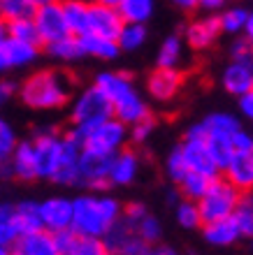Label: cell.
Returning <instances> with one entry per match:
<instances>
[{
    "label": "cell",
    "instance_id": "cell-1",
    "mask_svg": "<svg viewBox=\"0 0 253 255\" xmlns=\"http://www.w3.org/2000/svg\"><path fill=\"white\" fill-rule=\"evenodd\" d=\"M121 204L116 197L105 193H86L72 200V223L74 235L102 239L105 232L121 218Z\"/></svg>",
    "mask_w": 253,
    "mask_h": 255
},
{
    "label": "cell",
    "instance_id": "cell-2",
    "mask_svg": "<svg viewBox=\"0 0 253 255\" xmlns=\"http://www.w3.org/2000/svg\"><path fill=\"white\" fill-rule=\"evenodd\" d=\"M74 84L77 79L65 70H40L30 74L16 93L30 109H60L70 102Z\"/></svg>",
    "mask_w": 253,
    "mask_h": 255
},
{
    "label": "cell",
    "instance_id": "cell-3",
    "mask_svg": "<svg viewBox=\"0 0 253 255\" xmlns=\"http://www.w3.org/2000/svg\"><path fill=\"white\" fill-rule=\"evenodd\" d=\"M93 84L107 95V100L112 102L114 119H119L123 126H133V123L151 116L149 105L142 100V95L135 91L130 72H126V70H119V72H100L95 77Z\"/></svg>",
    "mask_w": 253,
    "mask_h": 255
},
{
    "label": "cell",
    "instance_id": "cell-4",
    "mask_svg": "<svg viewBox=\"0 0 253 255\" xmlns=\"http://www.w3.org/2000/svg\"><path fill=\"white\" fill-rule=\"evenodd\" d=\"M112 116H114L112 102L107 100V95L93 84V86L84 88L79 98L74 100L72 112H70V123H72L77 132H86L91 128L100 126L107 119H112Z\"/></svg>",
    "mask_w": 253,
    "mask_h": 255
},
{
    "label": "cell",
    "instance_id": "cell-5",
    "mask_svg": "<svg viewBox=\"0 0 253 255\" xmlns=\"http://www.w3.org/2000/svg\"><path fill=\"white\" fill-rule=\"evenodd\" d=\"M81 148H93V151H102V153H116L119 148L126 146L128 139V126L119 121V119H107L100 126L91 128L86 132H77L74 128L65 130Z\"/></svg>",
    "mask_w": 253,
    "mask_h": 255
},
{
    "label": "cell",
    "instance_id": "cell-6",
    "mask_svg": "<svg viewBox=\"0 0 253 255\" xmlns=\"http://www.w3.org/2000/svg\"><path fill=\"white\" fill-rule=\"evenodd\" d=\"M237 200H240V193L219 174L212 181V186L207 188V193L198 200L202 225L214 223V221H223L228 216H233L235 207H237Z\"/></svg>",
    "mask_w": 253,
    "mask_h": 255
},
{
    "label": "cell",
    "instance_id": "cell-7",
    "mask_svg": "<svg viewBox=\"0 0 253 255\" xmlns=\"http://www.w3.org/2000/svg\"><path fill=\"white\" fill-rule=\"evenodd\" d=\"M33 153H35V169H37V179H49L51 181L53 172L60 162V153H63V132H58L56 128H47V130H37L33 134Z\"/></svg>",
    "mask_w": 253,
    "mask_h": 255
},
{
    "label": "cell",
    "instance_id": "cell-8",
    "mask_svg": "<svg viewBox=\"0 0 253 255\" xmlns=\"http://www.w3.org/2000/svg\"><path fill=\"white\" fill-rule=\"evenodd\" d=\"M181 151H184V158L188 162V169L191 172H200L207 176H219V167L214 165L212 155H209V148H207V132L202 123H195L186 130V137L181 141Z\"/></svg>",
    "mask_w": 253,
    "mask_h": 255
},
{
    "label": "cell",
    "instance_id": "cell-9",
    "mask_svg": "<svg viewBox=\"0 0 253 255\" xmlns=\"http://www.w3.org/2000/svg\"><path fill=\"white\" fill-rule=\"evenodd\" d=\"M114 153H102L93 148H81L79 151V186H88L95 193H102L109 188L107 174H109V165H112Z\"/></svg>",
    "mask_w": 253,
    "mask_h": 255
},
{
    "label": "cell",
    "instance_id": "cell-10",
    "mask_svg": "<svg viewBox=\"0 0 253 255\" xmlns=\"http://www.w3.org/2000/svg\"><path fill=\"white\" fill-rule=\"evenodd\" d=\"M33 23L37 28L42 47L49 44V42H56L60 37H65V35H70L65 16H63V9H60V0H53V2L37 7L33 14Z\"/></svg>",
    "mask_w": 253,
    "mask_h": 255
},
{
    "label": "cell",
    "instance_id": "cell-11",
    "mask_svg": "<svg viewBox=\"0 0 253 255\" xmlns=\"http://www.w3.org/2000/svg\"><path fill=\"white\" fill-rule=\"evenodd\" d=\"M102 244H105L107 253H114V255H137L140 251L147 249V244L140 239L135 228L128 225L123 218H119L112 228L107 230L105 237H102Z\"/></svg>",
    "mask_w": 253,
    "mask_h": 255
},
{
    "label": "cell",
    "instance_id": "cell-12",
    "mask_svg": "<svg viewBox=\"0 0 253 255\" xmlns=\"http://www.w3.org/2000/svg\"><path fill=\"white\" fill-rule=\"evenodd\" d=\"M37 211H40L42 230L53 232V235L70 230V223H72V200L70 197H49L44 202H37Z\"/></svg>",
    "mask_w": 253,
    "mask_h": 255
},
{
    "label": "cell",
    "instance_id": "cell-13",
    "mask_svg": "<svg viewBox=\"0 0 253 255\" xmlns=\"http://www.w3.org/2000/svg\"><path fill=\"white\" fill-rule=\"evenodd\" d=\"M123 28V19L116 7L98 5V2H88V26L86 33L100 35L107 40H116Z\"/></svg>",
    "mask_w": 253,
    "mask_h": 255
},
{
    "label": "cell",
    "instance_id": "cell-14",
    "mask_svg": "<svg viewBox=\"0 0 253 255\" xmlns=\"http://www.w3.org/2000/svg\"><path fill=\"white\" fill-rule=\"evenodd\" d=\"M181 84H184V72L179 67H156L147 79L149 95L158 102L172 100L181 91Z\"/></svg>",
    "mask_w": 253,
    "mask_h": 255
},
{
    "label": "cell",
    "instance_id": "cell-15",
    "mask_svg": "<svg viewBox=\"0 0 253 255\" xmlns=\"http://www.w3.org/2000/svg\"><path fill=\"white\" fill-rule=\"evenodd\" d=\"M140 153L135 148H119L112 158V165H109V174H107V181L109 186H130V183L137 179L140 174Z\"/></svg>",
    "mask_w": 253,
    "mask_h": 255
},
{
    "label": "cell",
    "instance_id": "cell-16",
    "mask_svg": "<svg viewBox=\"0 0 253 255\" xmlns=\"http://www.w3.org/2000/svg\"><path fill=\"white\" fill-rule=\"evenodd\" d=\"M79 144L67 132H63V153H60V162L51 176L53 183H58V186H79V167H77L79 165Z\"/></svg>",
    "mask_w": 253,
    "mask_h": 255
},
{
    "label": "cell",
    "instance_id": "cell-17",
    "mask_svg": "<svg viewBox=\"0 0 253 255\" xmlns=\"http://www.w3.org/2000/svg\"><path fill=\"white\" fill-rule=\"evenodd\" d=\"M221 176L233 186L237 193H251L253 190V151L251 153H235L230 158Z\"/></svg>",
    "mask_w": 253,
    "mask_h": 255
},
{
    "label": "cell",
    "instance_id": "cell-18",
    "mask_svg": "<svg viewBox=\"0 0 253 255\" xmlns=\"http://www.w3.org/2000/svg\"><path fill=\"white\" fill-rule=\"evenodd\" d=\"M14 255H60V249L56 244L53 232L47 230H37L30 235L16 237V242L12 244Z\"/></svg>",
    "mask_w": 253,
    "mask_h": 255
},
{
    "label": "cell",
    "instance_id": "cell-19",
    "mask_svg": "<svg viewBox=\"0 0 253 255\" xmlns=\"http://www.w3.org/2000/svg\"><path fill=\"white\" fill-rule=\"evenodd\" d=\"M53 237H56V244H58V249H60V255H105L107 253L102 239L74 235L72 230L56 232Z\"/></svg>",
    "mask_w": 253,
    "mask_h": 255
},
{
    "label": "cell",
    "instance_id": "cell-20",
    "mask_svg": "<svg viewBox=\"0 0 253 255\" xmlns=\"http://www.w3.org/2000/svg\"><path fill=\"white\" fill-rule=\"evenodd\" d=\"M221 35V26H219V16H202L188 23L186 28V42L195 51H205L219 40Z\"/></svg>",
    "mask_w": 253,
    "mask_h": 255
},
{
    "label": "cell",
    "instance_id": "cell-21",
    "mask_svg": "<svg viewBox=\"0 0 253 255\" xmlns=\"http://www.w3.org/2000/svg\"><path fill=\"white\" fill-rule=\"evenodd\" d=\"M221 84L230 95H244L253 88V63L230 61V65L221 74Z\"/></svg>",
    "mask_w": 253,
    "mask_h": 255
},
{
    "label": "cell",
    "instance_id": "cell-22",
    "mask_svg": "<svg viewBox=\"0 0 253 255\" xmlns=\"http://www.w3.org/2000/svg\"><path fill=\"white\" fill-rule=\"evenodd\" d=\"M202 237H205L207 244L212 246H233L242 239V232H240V225L235 221V216H228L223 221H214V223H207L202 225Z\"/></svg>",
    "mask_w": 253,
    "mask_h": 255
},
{
    "label": "cell",
    "instance_id": "cell-23",
    "mask_svg": "<svg viewBox=\"0 0 253 255\" xmlns=\"http://www.w3.org/2000/svg\"><path fill=\"white\" fill-rule=\"evenodd\" d=\"M9 225H12V230H14V235H16V237H23V235H30V232L42 230L40 211H37V202L23 200V202H19V204H14Z\"/></svg>",
    "mask_w": 253,
    "mask_h": 255
},
{
    "label": "cell",
    "instance_id": "cell-24",
    "mask_svg": "<svg viewBox=\"0 0 253 255\" xmlns=\"http://www.w3.org/2000/svg\"><path fill=\"white\" fill-rule=\"evenodd\" d=\"M9 165H12L14 179H21V181H35V179H37L35 153H33V144H30V139L16 144V148H14L12 155H9Z\"/></svg>",
    "mask_w": 253,
    "mask_h": 255
},
{
    "label": "cell",
    "instance_id": "cell-25",
    "mask_svg": "<svg viewBox=\"0 0 253 255\" xmlns=\"http://www.w3.org/2000/svg\"><path fill=\"white\" fill-rule=\"evenodd\" d=\"M77 37H79L84 56H93V58H100V61H114L121 54V47L116 40H107V37H100V35L93 33H84L77 35Z\"/></svg>",
    "mask_w": 253,
    "mask_h": 255
},
{
    "label": "cell",
    "instance_id": "cell-26",
    "mask_svg": "<svg viewBox=\"0 0 253 255\" xmlns=\"http://www.w3.org/2000/svg\"><path fill=\"white\" fill-rule=\"evenodd\" d=\"M88 2L91 0H60L70 35H84L88 26Z\"/></svg>",
    "mask_w": 253,
    "mask_h": 255
},
{
    "label": "cell",
    "instance_id": "cell-27",
    "mask_svg": "<svg viewBox=\"0 0 253 255\" xmlns=\"http://www.w3.org/2000/svg\"><path fill=\"white\" fill-rule=\"evenodd\" d=\"M47 54L56 61H63V63H74L84 58V51H81V44H79V37L77 35H65L56 42H49L44 44Z\"/></svg>",
    "mask_w": 253,
    "mask_h": 255
},
{
    "label": "cell",
    "instance_id": "cell-28",
    "mask_svg": "<svg viewBox=\"0 0 253 255\" xmlns=\"http://www.w3.org/2000/svg\"><path fill=\"white\" fill-rule=\"evenodd\" d=\"M214 179H216V176H207V174H200V172H188V174L177 183V193H179L184 200L198 202L202 195L207 193V188L212 186Z\"/></svg>",
    "mask_w": 253,
    "mask_h": 255
},
{
    "label": "cell",
    "instance_id": "cell-29",
    "mask_svg": "<svg viewBox=\"0 0 253 255\" xmlns=\"http://www.w3.org/2000/svg\"><path fill=\"white\" fill-rule=\"evenodd\" d=\"M116 9L123 23H147L153 14V0H121Z\"/></svg>",
    "mask_w": 253,
    "mask_h": 255
},
{
    "label": "cell",
    "instance_id": "cell-30",
    "mask_svg": "<svg viewBox=\"0 0 253 255\" xmlns=\"http://www.w3.org/2000/svg\"><path fill=\"white\" fill-rule=\"evenodd\" d=\"M233 216L237 225H240L242 239L253 242V190L251 193H240V200H237Z\"/></svg>",
    "mask_w": 253,
    "mask_h": 255
},
{
    "label": "cell",
    "instance_id": "cell-31",
    "mask_svg": "<svg viewBox=\"0 0 253 255\" xmlns=\"http://www.w3.org/2000/svg\"><path fill=\"white\" fill-rule=\"evenodd\" d=\"M5 44H7V56H9V67L30 65V63H33L35 58L40 56V47L28 44V42H19V40L7 37Z\"/></svg>",
    "mask_w": 253,
    "mask_h": 255
},
{
    "label": "cell",
    "instance_id": "cell-32",
    "mask_svg": "<svg viewBox=\"0 0 253 255\" xmlns=\"http://www.w3.org/2000/svg\"><path fill=\"white\" fill-rule=\"evenodd\" d=\"M184 54V40L179 35H167L158 49V67H179Z\"/></svg>",
    "mask_w": 253,
    "mask_h": 255
},
{
    "label": "cell",
    "instance_id": "cell-33",
    "mask_svg": "<svg viewBox=\"0 0 253 255\" xmlns=\"http://www.w3.org/2000/svg\"><path fill=\"white\" fill-rule=\"evenodd\" d=\"M116 42H119L121 51H135L147 42V28L144 23H123Z\"/></svg>",
    "mask_w": 253,
    "mask_h": 255
},
{
    "label": "cell",
    "instance_id": "cell-34",
    "mask_svg": "<svg viewBox=\"0 0 253 255\" xmlns=\"http://www.w3.org/2000/svg\"><path fill=\"white\" fill-rule=\"evenodd\" d=\"M174 216H177V223L186 230H200L202 228V218H200V209H198V202L184 200L181 197L177 204H174Z\"/></svg>",
    "mask_w": 253,
    "mask_h": 255
},
{
    "label": "cell",
    "instance_id": "cell-35",
    "mask_svg": "<svg viewBox=\"0 0 253 255\" xmlns=\"http://www.w3.org/2000/svg\"><path fill=\"white\" fill-rule=\"evenodd\" d=\"M7 37L19 42H28V44H35V47H42V40L37 35V28H35L33 19H19V21H9L7 23Z\"/></svg>",
    "mask_w": 253,
    "mask_h": 255
},
{
    "label": "cell",
    "instance_id": "cell-36",
    "mask_svg": "<svg viewBox=\"0 0 253 255\" xmlns=\"http://www.w3.org/2000/svg\"><path fill=\"white\" fill-rule=\"evenodd\" d=\"M247 14L249 9L244 7H230V9H223L219 16V26H221V33H228V35H237L242 33V28L247 23Z\"/></svg>",
    "mask_w": 253,
    "mask_h": 255
},
{
    "label": "cell",
    "instance_id": "cell-37",
    "mask_svg": "<svg viewBox=\"0 0 253 255\" xmlns=\"http://www.w3.org/2000/svg\"><path fill=\"white\" fill-rule=\"evenodd\" d=\"M35 7L28 0H0V16L9 23V21L19 19H33Z\"/></svg>",
    "mask_w": 253,
    "mask_h": 255
},
{
    "label": "cell",
    "instance_id": "cell-38",
    "mask_svg": "<svg viewBox=\"0 0 253 255\" xmlns=\"http://www.w3.org/2000/svg\"><path fill=\"white\" fill-rule=\"evenodd\" d=\"M188 172H191V169H188V162H186V158H184L181 144H177V146L170 151V155L165 158V174L170 176L172 183H179Z\"/></svg>",
    "mask_w": 253,
    "mask_h": 255
},
{
    "label": "cell",
    "instance_id": "cell-39",
    "mask_svg": "<svg viewBox=\"0 0 253 255\" xmlns=\"http://www.w3.org/2000/svg\"><path fill=\"white\" fill-rule=\"evenodd\" d=\"M135 232L140 235V239L147 244V246H153V244H158L160 237H163V225H160V221L153 214H147L135 225Z\"/></svg>",
    "mask_w": 253,
    "mask_h": 255
},
{
    "label": "cell",
    "instance_id": "cell-40",
    "mask_svg": "<svg viewBox=\"0 0 253 255\" xmlns=\"http://www.w3.org/2000/svg\"><path fill=\"white\" fill-rule=\"evenodd\" d=\"M16 144H19V139H16L14 130L9 128V123H5L0 119V162L9 160V155L16 148Z\"/></svg>",
    "mask_w": 253,
    "mask_h": 255
},
{
    "label": "cell",
    "instance_id": "cell-41",
    "mask_svg": "<svg viewBox=\"0 0 253 255\" xmlns=\"http://www.w3.org/2000/svg\"><path fill=\"white\" fill-rule=\"evenodd\" d=\"M153 128H156V121H153L151 116H149V119H142V121H137V123H133V126H130V139H133L135 144H144V141L151 137Z\"/></svg>",
    "mask_w": 253,
    "mask_h": 255
},
{
    "label": "cell",
    "instance_id": "cell-42",
    "mask_svg": "<svg viewBox=\"0 0 253 255\" xmlns=\"http://www.w3.org/2000/svg\"><path fill=\"white\" fill-rule=\"evenodd\" d=\"M230 61L253 63V47L244 40V37H237V40L230 44Z\"/></svg>",
    "mask_w": 253,
    "mask_h": 255
},
{
    "label": "cell",
    "instance_id": "cell-43",
    "mask_svg": "<svg viewBox=\"0 0 253 255\" xmlns=\"http://www.w3.org/2000/svg\"><path fill=\"white\" fill-rule=\"evenodd\" d=\"M149 214V209L142 204V202H130V204H126V207L121 209V218L128 223V225H137V223L144 218V216Z\"/></svg>",
    "mask_w": 253,
    "mask_h": 255
},
{
    "label": "cell",
    "instance_id": "cell-44",
    "mask_svg": "<svg viewBox=\"0 0 253 255\" xmlns=\"http://www.w3.org/2000/svg\"><path fill=\"white\" fill-rule=\"evenodd\" d=\"M230 141H233V153H251L253 151V137L244 128H240V130L233 134Z\"/></svg>",
    "mask_w": 253,
    "mask_h": 255
},
{
    "label": "cell",
    "instance_id": "cell-45",
    "mask_svg": "<svg viewBox=\"0 0 253 255\" xmlns=\"http://www.w3.org/2000/svg\"><path fill=\"white\" fill-rule=\"evenodd\" d=\"M16 242V235H14V230L9 223L0 221V246H5V249H12V244Z\"/></svg>",
    "mask_w": 253,
    "mask_h": 255
},
{
    "label": "cell",
    "instance_id": "cell-46",
    "mask_svg": "<svg viewBox=\"0 0 253 255\" xmlns=\"http://www.w3.org/2000/svg\"><path fill=\"white\" fill-rule=\"evenodd\" d=\"M240 109L249 121H253V88L247 91L244 95H240Z\"/></svg>",
    "mask_w": 253,
    "mask_h": 255
},
{
    "label": "cell",
    "instance_id": "cell-47",
    "mask_svg": "<svg viewBox=\"0 0 253 255\" xmlns=\"http://www.w3.org/2000/svg\"><path fill=\"white\" fill-rule=\"evenodd\" d=\"M137 255H179L172 246H163V244H153V246H147L144 251H140Z\"/></svg>",
    "mask_w": 253,
    "mask_h": 255
},
{
    "label": "cell",
    "instance_id": "cell-48",
    "mask_svg": "<svg viewBox=\"0 0 253 255\" xmlns=\"http://www.w3.org/2000/svg\"><path fill=\"white\" fill-rule=\"evenodd\" d=\"M16 91H19V86L12 79H2L0 81V102H7L12 95H16Z\"/></svg>",
    "mask_w": 253,
    "mask_h": 255
},
{
    "label": "cell",
    "instance_id": "cell-49",
    "mask_svg": "<svg viewBox=\"0 0 253 255\" xmlns=\"http://www.w3.org/2000/svg\"><path fill=\"white\" fill-rule=\"evenodd\" d=\"M242 37L253 47V9H249V14H247V23L242 28Z\"/></svg>",
    "mask_w": 253,
    "mask_h": 255
},
{
    "label": "cell",
    "instance_id": "cell-50",
    "mask_svg": "<svg viewBox=\"0 0 253 255\" xmlns=\"http://www.w3.org/2000/svg\"><path fill=\"white\" fill-rule=\"evenodd\" d=\"M223 2H226V0H198V7H202L207 12H216V9L223 7Z\"/></svg>",
    "mask_w": 253,
    "mask_h": 255
},
{
    "label": "cell",
    "instance_id": "cell-51",
    "mask_svg": "<svg viewBox=\"0 0 253 255\" xmlns=\"http://www.w3.org/2000/svg\"><path fill=\"white\" fill-rule=\"evenodd\" d=\"M12 211H14V204H12V202H0V221L9 223V218H12Z\"/></svg>",
    "mask_w": 253,
    "mask_h": 255
},
{
    "label": "cell",
    "instance_id": "cell-52",
    "mask_svg": "<svg viewBox=\"0 0 253 255\" xmlns=\"http://www.w3.org/2000/svg\"><path fill=\"white\" fill-rule=\"evenodd\" d=\"M9 70V56H7V44L5 40L0 42V72H5Z\"/></svg>",
    "mask_w": 253,
    "mask_h": 255
},
{
    "label": "cell",
    "instance_id": "cell-53",
    "mask_svg": "<svg viewBox=\"0 0 253 255\" xmlns=\"http://www.w3.org/2000/svg\"><path fill=\"white\" fill-rule=\"evenodd\" d=\"M172 2L179 7V9H184V12H193V9H198V0H172Z\"/></svg>",
    "mask_w": 253,
    "mask_h": 255
},
{
    "label": "cell",
    "instance_id": "cell-54",
    "mask_svg": "<svg viewBox=\"0 0 253 255\" xmlns=\"http://www.w3.org/2000/svg\"><path fill=\"white\" fill-rule=\"evenodd\" d=\"M12 165H9V160H2L0 162V179H12Z\"/></svg>",
    "mask_w": 253,
    "mask_h": 255
},
{
    "label": "cell",
    "instance_id": "cell-55",
    "mask_svg": "<svg viewBox=\"0 0 253 255\" xmlns=\"http://www.w3.org/2000/svg\"><path fill=\"white\" fill-rule=\"evenodd\" d=\"M7 40V21L0 16V42Z\"/></svg>",
    "mask_w": 253,
    "mask_h": 255
},
{
    "label": "cell",
    "instance_id": "cell-56",
    "mask_svg": "<svg viewBox=\"0 0 253 255\" xmlns=\"http://www.w3.org/2000/svg\"><path fill=\"white\" fill-rule=\"evenodd\" d=\"M91 2H98V5H107V7H116L121 0H91Z\"/></svg>",
    "mask_w": 253,
    "mask_h": 255
},
{
    "label": "cell",
    "instance_id": "cell-57",
    "mask_svg": "<svg viewBox=\"0 0 253 255\" xmlns=\"http://www.w3.org/2000/svg\"><path fill=\"white\" fill-rule=\"evenodd\" d=\"M28 2H30V5L35 7V9H37V7H42V5H47V2H53V0H28Z\"/></svg>",
    "mask_w": 253,
    "mask_h": 255
},
{
    "label": "cell",
    "instance_id": "cell-58",
    "mask_svg": "<svg viewBox=\"0 0 253 255\" xmlns=\"http://www.w3.org/2000/svg\"><path fill=\"white\" fill-rule=\"evenodd\" d=\"M0 255H14L12 249H5V246H0Z\"/></svg>",
    "mask_w": 253,
    "mask_h": 255
},
{
    "label": "cell",
    "instance_id": "cell-59",
    "mask_svg": "<svg viewBox=\"0 0 253 255\" xmlns=\"http://www.w3.org/2000/svg\"><path fill=\"white\" fill-rule=\"evenodd\" d=\"M188 255H200V253H198V251H193V249H191V251H188Z\"/></svg>",
    "mask_w": 253,
    "mask_h": 255
},
{
    "label": "cell",
    "instance_id": "cell-60",
    "mask_svg": "<svg viewBox=\"0 0 253 255\" xmlns=\"http://www.w3.org/2000/svg\"><path fill=\"white\" fill-rule=\"evenodd\" d=\"M105 255H114V253H105Z\"/></svg>",
    "mask_w": 253,
    "mask_h": 255
}]
</instances>
